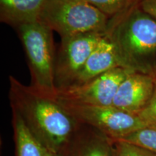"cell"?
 Segmentation results:
<instances>
[{
  "instance_id": "6da1fadb",
  "label": "cell",
  "mask_w": 156,
  "mask_h": 156,
  "mask_svg": "<svg viewBox=\"0 0 156 156\" xmlns=\"http://www.w3.org/2000/svg\"><path fill=\"white\" fill-rule=\"evenodd\" d=\"M9 80L12 111L48 152L60 155L77 129V121L56 97L43 94L12 75Z\"/></svg>"
},
{
  "instance_id": "7a4b0ae2",
  "label": "cell",
  "mask_w": 156,
  "mask_h": 156,
  "mask_svg": "<svg viewBox=\"0 0 156 156\" xmlns=\"http://www.w3.org/2000/svg\"><path fill=\"white\" fill-rule=\"evenodd\" d=\"M104 36L121 67L156 76V17L139 3L110 17Z\"/></svg>"
},
{
  "instance_id": "3957f363",
  "label": "cell",
  "mask_w": 156,
  "mask_h": 156,
  "mask_svg": "<svg viewBox=\"0 0 156 156\" xmlns=\"http://www.w3.org/2000/svg\"><path fill=\"white\" fill-rule=\"evenodd\" d=\"M16 30L30 70V85L43 94L56 97L53 30L40 21L21 25Z\"/></svg>"
},
{
  "instance_id": "277c9868",
  "label": "cell",
  "mask_w": 156,
  "mask_h": 156,
  "mask_svg": "<svg viewBox=\"0 0 156 156\" xmlns=\"http://www.w3.org/2000/svg\"><path fill=\"white\" fill-rule=\"evenodd\" d=\"M39 21L62 38L86 33L105 35L109 17L85 0H47Z\"/></svg>"
},
{
  "instance_id": "5b68a950",
  "label": "cell",
  "mask_w": 156,
  "mask_h": 156,
  "mask_svg": "<svg viewBox=\"0 0 156 156\" xmlns=\"http://www.w3.org/2000/svg\"><path fill=\"white\" fill-rule=\"evenodd\" d=\"M58 101L77 123L92 126L114 140L148 126L138 114L113 106H89Z\"/></svg>"
},
{
  "instance_id": "8992f818",
  "label": "cell",
  "mask_w": 156,
  "mask_h": 156,
  "mask_svg": "<svg viewBox=\"0 0 156 156\" xmlns=\"http://www.w3.org/2000/svg\"><path fill=\"white\" fill-rule=\"evenodd\" d=\"M103 36L99 33H86L61 38L54 68L57 91L71 86Z\"/></svg>"
},
{
  "instance_id": "52a82bcc",
  "label": "cell",
  "mask_w": 156,
  "mask_h": 156,
  "mask_svg": "<svg viewBox=\"0 0 156 156\" xmlns=\"http://www.w3.org/2000/svg\"><path fill=\"white\" fill-rule=\"evenodd\" d=\"M132 71L114 68L83 85L58 90L56 98L62 102L89 106H112L120 84Z\"/></svg>"
},
{
  "instance_id": "ba28073f",
  "label": "cell",
  "mask_w": 156,
  "mask_h": 156,
  "mask_svg": "<svg viewBox=\"0 0 156 156\" xmlns=\"http://www.w3.org/2000/svg\"><path fill=\"white\" fill-rule=\"evenodd\" d=\"M155 85L156 76L132 72L120 84L112 106L139 115L151 101Z\"/></svg>"
},
{
  "instance_id": "9c48e42d",
  "label": "cell",
  "mask_w": 156,
  "mask_h": 156,
  "mask_svg": "<svg viewBox=\"0 0 156 156\" xmlns=\"http://www.w3.org/2000/svg\"><path fill=\"white\" fill-rule=\"evenodd\" d=\"M59 156H114V140L85 124L77 129Z\"/></svg>"
},
{
  "instance_id": "30bf717a",
  "label": "cell",
  "mask_w": 156,
  "mask_h": 156,
  "mask_svg": "<svg viewBox=\"0 0 156 156\" xmlns=\"http://www.w3.org/2000/svg\"><path fill=\"white\" fill-rule=\"evenodd\" d=\"M119 67L112 44L104 36L89 56L70 87L83 85L90 80Z\"/></svg>"
},
{
  "instance_id": "8fae6325",
  "label": "cell",
  "mask_w": 156,
  "mask_h": 156,
  "mask_svg": "<svg viewBox=\"0 0 156 156\" xmlns=\"http://www.w3.org/2000/svg\"><path fill=\"white\" fill-rule=\"evenodd\" d=\"M47 0H0V21L17 29L38 22Z\"/></svg>"
},
{
  "instance_id": "7c38bea8",
  "label": "cell",
  "mask_w": 156,
  "mask_h": 156,
  "mask_svg": "<svg viewBox=\"0 0 156 156\" xmlns=\"http://www.w3.org/2000/svg\"><path fill=\"white\" fill-rule=\"evenodd\" d=\"M15 156H46L48 151L34 136L20 116L12 111Z\"/></svg>"
},
{
  "instance_id": "4fadbf2b",
  "label": "cell",
  "mask_w": 156,
  "mask_h": 156,
  "mask_svg": "<svg viewBox=\"0 0 156 156\" xmlns=\"http://www.w3.org/2000/svg\"><path fill=\"white\" fill-rule=\"evenodd\" d=\"M119 140L130 142L156 154V127L146 126Z\"/></svg>"
},
{
  "instance_id": "5bb4252c",
  "label": "cell",
  "mask_w": 156,
  "mask_h": 156,
  "mask_svg": "<svg viewBox=\"0 0 156 156\" xmlns=\"http://www.w3.org/2000/svg\"><path fill=\"white\" fill-rule=\"evenodd\" d=\"M106 15L109 18L129 8L139 0H85Z\"/></svg>"
},
{
  "instance_id": "9a60e30c",
  "label": "cell",
  "mask_w": 156,
  "mask_h": 156,
  "mask_svg": "<svg viewBox=\"0 0 156 156\" xmlns=\"http://www.w3.org/2000/svg\"><path fill=\"white\" fill-rule=\"evenodd\" d=\"M114 156H156V154L124 140H114Z\"/></svg>"
},
{
  "instance_id": "2e32d148",
  "label": "cell",
  "mask_w": 156,
  "mask_h": 156,
  "mask_svg": "<svg viewBox=\"0 0 156 156\" xmlns=\"http://www.w3.org/2000/svg\"><path fill=\"white\" fill-rule=\"evenodd\" d=\"M148 126L156 127V85L151 101L146 108L139 114Z\"/></svg>"
},
{
  "instance_id": "e0dca14e",
  "label": "cell",
  "mask_w": 156,
  "mask_h": 156,
  "mask_svg": "<svg viewBox=\"0 0 156 156\" xmlns=\"http://www.w3.org/2000/svg\"><path fill=\"white\" fill-rule=\"evenodd\" d=\"M138 3L144 11L156 17V0H139Z\"/></svg>"
},
{
  "instance_id": "ac0fdd59",
  "label": "cell",
  "mask_w": 156,
  "mask_h": 156,
  "mask_svg": "<svg viewBox=\"0 0 156 156\" xmlns=\"http://www.w3.org/2000/svg\"><path fill=\"white\" fill-rule=\"evenodd\" d=\"M46 156H59L58 155H56V154H54V153H50V152H48L47 153V155Z\"/></svg>"
}]
</instances>
